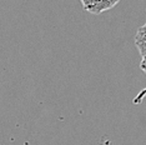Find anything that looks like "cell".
Here are the masks:
<instances>
[{
	"instance_id": "obj_1",
	"label": "cell",
	"mask_w": 146,
	"mask_h": 145,
	"mask_svg": "<svg viewBox=\"0 0 146 145\" xmlns=\"http://www.w3.org/2000/svg\"><path fill=\"white\" fill-rule=\"evenodd\" d=\"M120 0H80L82 8L90 14L99 15L104 11L112 9Z\"/></svg>"
},
{
	"instance_id": "obj_2",
	"label": "cell",
	"mask_w": 146,
	"mask_h": 145,
	"mask_svg": "<svg viewBox=\"0 0 146 145\" xmlns=\"http://www.w3.org/2000/svg\"><path fill=\"white\" fill-rule=\"evenodd\" d=\"M135 47L141 57H146V23L136 30L135 35Z\"/></svg>"
},
{
	"instance_id": "obj_3",
	"label": "cell",
	"mask_w": 146,
	"mask_h": 145,
	"mask_svg": "<svg viewBox=\"0 0 146 145\" xmlns=\"http://www.w3.org/2000/svg\"><path fill=\"white\" fill-rule=\"evenodd\" d=\"M145 98H146V88L142 89L140 93L136 95V96L134 98V101H132V103H134L135 105H136V104H140V103H142V100H144Z\"/></svg>"
},
{
	"instance_id": "obj_4",
	"label": "cell",
	"mask_w": 146,
	"mask_h": 145,
	"mask_svg": "<svg viewBox=\"0 0 146 145\" xmlns=\"http://www.w3.org/2000/svg\"><path fill=\"white\" fill-rule=\"evenodd\" d=\"M140 69L146 74V57H144L140 61Z\"/></svg>"
}]
</instances>
